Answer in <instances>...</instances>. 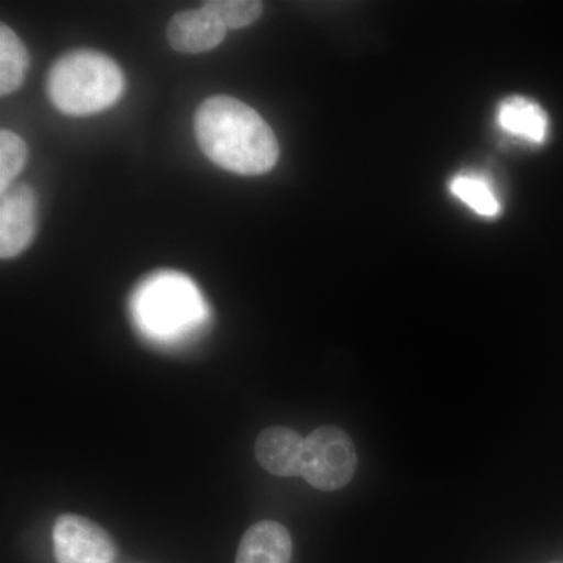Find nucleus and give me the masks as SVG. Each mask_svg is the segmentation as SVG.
<instances>
[{"instance_id": "obj_11", "label": "nucleus", "mask_w": 563, "mask_h": 563, "mask_svg": "<svg viewBox=\"0 0 563 563\" xmlns=\"http://www.w3.org/2000/svg\"><path fill=\"white\" fill-rule=\"evenodd\" d=\"M29 70V54L24 43L9 25H0V95L20 90Z\"/></svg>"}, {"instance_id": "obj_4", "label": "nucleus", "mask_w": 563, "mask_h": 563, "mask_svg": "<svg viewBox=\"0 0 563 563\" xmlns=\"http://www.w3.org/2000/svg\"><path fill=\"white\" fill-rule=\"evenodd\" d=\"M357 462L351 437L336 426H321L306 437L301 476L317 490H340L351 483Z\"/></svg>"}, {"instance_id": "obj_12", "label": "nucleus", "mask_w": 563, "mask_h": 563, "mask_svg": "<svg viewBox=\"0 0 563 563\" xmlns=\"http://www.w3.org/2000/svg\"><path fill=\"white\" fill-rule=\"evenodd\" d=\"M455 198L476 211L481 217L493 218L501 211L498 196L487 179L477 174H459L450 184Z\"/></svg>"}, {"instance_id": "obj_1", "label": "nucleus", "mask_w": 563, "mask_h": 563, "mask_svg": "<svg viewBox=\"0 0 563 563\" xmlns=\"http://www.w3.org/2000/svg\"><path fill=\"white\" fill-rule=\"evenodd\" d=\"M195 135L209 161L240 176H262L279 161V141L252 107L229 96H213L195 117Z\"/></svg>"}, {"instance_id": "obj_9", "label": "nucleus", "mask_w": 563, "mask_h": 563, "mask_svg": "<svg viewBox=\"0 0 563 563\" xmlns=\"http://www.w3.org/2000/svg\"><path fill=\"white\" fill-rule=\"evenodd\" d=\"M291 555L292 540L288 529L277 521L265 520L244 532L235 563H290Z\"/></svg>"}, {"instance_id": "obj_6", "label": "nucleus", "mask_w": 563, "mask_h": 563, "mask_svg": "<svg viewBox=\"0 0 563 563\" xmlns=\"http://www.w3.org/2000/svg\"><path fill=\"white\" fill-rule=\"evenodd\" d=\"M38 202L29 185L13 184L0 196V257H18L35 239Z\"/></svg>"}, {"instance_id": "obj_5", "label": "nucleus", "mask_w": 563, "mask_h": 563, "mask_svg": "<svg viewBox=\"0 0 563 563\" xmlns=\"http://www.w3.org/2000/svg\"><path fill=\"white\" fill-rule=\"evenodd\" d=\"M52 540L57 563H113L118 555L110 533L81 515H60L55 520Z\"/></svg>"}, {"instance_id": "obj_13", "label": "nucleus", "mask_w": 563, "mask_h": 563, "mask_svg": "<svg viewBox=\"0 0 563 563\" xmlns=\"http://www.w3.org/2000/svg\"><path fill=\"white\" fill-rule=\"evenodd\" d=\"M202 7L211 11L228 31H239L254 24L263 10L262 2L255 0H211Z\"/></svg>"}, {"instance_id": "obj_10", "label": "nucleus", "mask_w": 563, "mask_h": 563, "mask_svg": "<svg viewBox=\"0 0 563 563\" xmlns=\"http://www.w3.org/2000/svg\"><path fill=\"white\" fill-rule=\"evenodd\" d=\"M498 125L509 135L529 143H543L548 136L547 111L525 98L507 99L499 106Z\"/></svg>"}, {"instance_id": "obj_8", "label": "nucleus", "mask_w": 563, "mask_h": 563, "mask_svg": "<svg viewBox=\"0 0 563 563\" xmlns=\"http://www.w3.org/2000/svg\"><path fill=\"white\" fill-rule=\"evenodd\" d=\"M303 446L306 437L301 433L284 426H273L255 440V459L274 476H301Z\"/></svg>"}, {"instance_id": "obj_3", "label": "nucleus", "mask_w": 563, "mask_h": 563, "mask_svg": "<svg viewBox=\"0 0 563 563\" xmlns=\"http://www.w3.org/2000/svg\"><path fill=\"white\" fill-rule=\"evenodd\" d=\"M133 317L146 335L169 342L195 331L206 320L207 310L190 279L177 273H161L135 292Z\"/></svg>"}, {"instance_id": "obj_14", "label": "nucleus", "mask_w": 563, "mask_h": 563, "mask_svg": "<svg viewBox=\"0 0 563 563\" xmlns=\"http://www.w3.org/2000/svg\"><path fill=\"white\" fill-rule=\"evenodd\" d=\"M27 144L10 131L0 132V192L9 190L27 162Z\"/></svg>"}, {"instance_id": "obj_7", "label": "nucleus", "mask_w": 563, "mask_h": 563, "mask_svg": "<svg viewBox=\"0 0 563 563\" xmlns=\"http://www.w3.org/2000/svg\"><path fill=\"white\" fill-rule=\"evenodd\" d=\"M228 32L211 11L201 7L174 14L166 35L174 51L195 55L220 46Z\"/></svg>"}, {"instance_id": "obj_2", "label": "nucleus", "mask_w": 563, "mask_h": 563, "mask_svg": "<svg viewBox=\"0 0 563 563\" xmlns=\"http://www.w3.org/2000/svg\"><path fill=\"white\" fill-rule=\"evenodd\" d=\"M125 79L109 55L91 49L68 52L52 65L47 98L68 117H90L120 101Z\"/></svg>"}]
</instances>
